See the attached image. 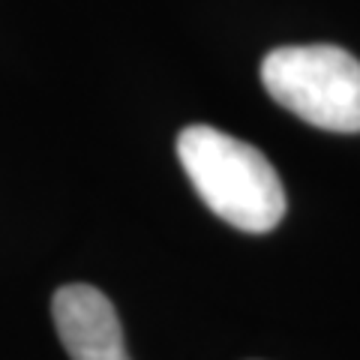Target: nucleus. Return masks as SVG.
Instances as JSON below:
<instances>
[{
  "instance_id": "nucleus-1",
  "label": "nucleus",
  "mask_w": 360,
  "mask_h": 360,
  "mask_svg": "<svg viewBox=\"0 0 360 360\" xmlns=\"http://www.w3.org/2000/svg\"><path fill=\"white\" fill-rule=\"evenodd\" d=\"M177 156L201 201L222 222L264 234L285 217L283 180L252 144L195 123L177 135Z\"/></svg>"
},
{
  "instance_id": "nucleus-2",
  "label": "nucleus",
  "mask_w": 360,
  "mask_h": 360,
  "mask_svg": "<svg viewBox=\"0 0 360 360\" xmlns=\"http://www.w3.org/2000/svg\"><path fill=\"white\" fill-rule=\"evenodd\" d=\"M262 84L309 127L360 132V60L340 45H283L262 60Z\"/></svg>"
},
{
  "instance_id": "nucleus-3",
  "label": "nucleus",
  "mask_w": 360,
  "mask_h": 360,
  "mask_svg": "<svg viewBox=\"0 0 360 360\" xmlns=\"http://www.w3.org/2000/svg\"><path fill=\"white\" fill-rule=\"evenodd\" d=\"M51 315L72 360H129L120 319L99 288L84 283L58 288L51 297Z\"/></svg>"
}]
</instances>
